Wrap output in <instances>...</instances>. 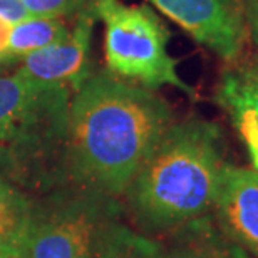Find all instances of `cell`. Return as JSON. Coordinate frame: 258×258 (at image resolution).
Wrapping results in <instances>:
<instances>
[{
    "instance_id": "cell-1",
    "label": "cell",
    "mask_w": 258,
    "mask_h": 258,
    "mask_svg": "<svg viewBox=\"0 0 258 258\" xmlns=\"http://www.w3.org/2000/svg\"><path fill=\"white\" fill-rule=\"evenodd\" d=\"M173 122L171 107L154 91L109 71L91 74L71 101L66 184L126 195Z\"/></svg>"
},
{
    "instance_id": "cell-2",
    "label": "cell",
    "mask_w": 258,
    "mask_h": 258,
    "mask_svg": "<svg viewBox=\"0 0 258 258\" xmlns=\"http://www.w3.org/2000/svg\"><path fill=\"white\" fill-rule=\"evenodd\" d=\"M226 166L223 134L215 122H173L129 184L133 215L149 231H174L206 216Z\"/></svg>"
},
{
    "instance_id": "cell-3",
    "label": "cell",
    "mask_w": 258,
    "mask_h": 258,
    "mask_svg": "<svg viewBox=\"0 0 258 258\" xmlns=\"http://www.w3.org/2000/svg\"><path fill=\"white\" fill-rule=\"evenodd\" d=\"M71 89L17 71L0 77V173L14 184H66Z\"/></svg>"
},
{
    "instance_id": "cell-4",
    "label": "cell",
    "mask_w": 258,
    "mask_h": 258,
    "mask_svg": "<svg viewBox=\"0 0 258 258\" xmlns=\"http://www.w3.org/2000/svg\"><path fill=\"white\" fill-rule=\"evenodd\" d=\"M92 9L104 24V55L111 74L151 91L171 86L196 97L178 74V60L168 50L169 30L153 9L121 0H92Z\"/></svg>"
},
{
    "instance_id": "cell-5",
    "label": "cell",
    "mask_w": 258,
    "mask_h": 258,
    "mask_svg": "<svg viewBox=\"0 0 258 258\" xmlns=\"http://www.w3.org/2000/svg\"><path fill=\"white\" fill-rule=\"evenodd\" d=\"M114 198L69 186L34 203L25 258H97L106 228L117 220Z\"/></svg>"
},
{
    "instance_id": "cell-6",
    "label": "cell",
    "mask_w": 258,
    "mask_h": 258,
    "mask_svg": "<svg viewBox=\"0 0 258 258\" xmlns=\"http://www.w3.org/2000/svg\"><path fill=\"white\" fill-rule=\"evenodd\" d=\"M198 44L225 62L243 54L248 37L246 15L240 0H149Z\"/></svg>"
},
{
    "instance_id": "cell-7",
    "label": "cell",
    "mask_w": 258,
    "mask_h": 258,
    "mask_svg": "<svg viewBox=\"0 0 258 258\" xmlns=\"http://www.w3.org/2000/svg\"><path fill=\"white\" fill-rule=\"evenodd\" d=\"M76 20L60 40L22 59L20 72L47 84H62L77 92L91 72V44L96 14L91 4L74 15Z\"/></svg>"
},
{
    "instance_id": "cell-8",
    "label": "cell",
    "mask_w": 258,
    "mask_h": 258,
    "mask_svg": "<svg viewBox=\"0 0 258 258\" xmlns=\"http://www.w3.org/2000/svg\"><path fill=\"white\" fill-rule=\"evenodd\" d=\"M215 216L226 238L258 258V171L226 166L216 195Z\"/></svg>"
},
{
    "instance_id": "cell-9",
    "label": "cell",
    "mask_w": 258,
    "mask_h": 258,
    "mask_svg": "<svg viewBox=\"0 0 258 258\" xmlns=\"http://www.w3.org/2000/svg\"><path fill=\"white\" fill-rule=\"evenodd\" d=\"M168 258H246V251L226 238L213 220L201 216L174 230Z\"/></svg>"
},
{
    "instance_id": "cell-10",
    "label": "cell",
    "mask_w": 258,
    "mask_h": 258,
    "mask_svg": "<svg viewBox=\"0 0 258 258\" xmlns=\"http://www.w3.org/2000/svg\"><path fill=\"white\" fill-rule=\"evenodd\" d=\"M34 203L0 173V258L24 255Z\"/></svg>"
},
{
    "instance_id": "cell-11",
    "label": "cell",
    "mask_w": 258,
    "mask_h": 258,
    "mask_svg": "<svg viewBox=\"0 0 258 258\" xmlns=\"http://www.w3.org/2000/svg\"><path fill=\"white\" fill-rule=\"evenodd\" d=\"M216 89V102L231 114L243 111L258 114V57H243L226 62Z\"/></svg>"
},
{
    "instance_id": "cell-12",
    "label": "cell",
    "mask_w": 258,
    "mask_h": 258,
    "mask_svg": "<svg viewBox=\"0 0 258 258\" xmlns=\"http://www.w3.org/2000/svg\"><path fill=\"white\" fill-rule=\"evenodd\" d=\"M69 32L64 19L29 17L12 25L5 52V66L22 60L29 54L55 44Z\"/></svg>"
},
{
    "instance_id": "cell-13",
    "label": "cell",
    "mask_w": 258,
    "mask_h": 258,
    "mask_svg": "<svg viewBox=\"0 0 258 258\" xmlns=\"http://www.w3.org/2000/svg\"><path fill=\"white\" fill-rule=\"evenodd\" d=\"M97 258H168L166 248L114 220L101 238Z\"/></svg>"
},
{
    "instance_id": "cell-14",
    "label": "cell",
    "mask_w": 258,
    "mask_h": 258,
    "mask_svg": "<svg viewBox=\"0 0 258 258\" xmlns=\"http://www.w3.org/2000/svg\"><path fill=\"white\" fill-rule=\"evenodd\" d=\"M30 17L64 19L79 14L91 0H22Z\"/></svg>"
},
{
    "instance_id": "cell-15",
    "label": "cell",
    "mask_w": 258,
    "mask_h": 258,
    "mask_svg": "<svg viewBox=\"0 0 258 258\" xmlns=\"http://www.w3.org/2000/svg\"><path fill=\"white\" fill-rule=\"evenodd\" d=\"M233 122L238 127L241 139L245 141L246 149H248L251 163L258 171V114L251 111H243L233 116Z\"/></svg>"
},
{
    "instance_id": "cell-16",
    "label": "cell",
    "mask_w": 258,
    "mask_h": 258,
    "mask_svg": "<svg viewBox=\"0 0 258 258\" xmlns=\"http://www.w3.org/2000/svg\"><path fill=\"white\" fill-rule=\"evenodd\" d=\"M29 17L30 14L22 4V0H0V19L14 25Z\"/></svg>"
},
{
    "instance_id": "cell-17",
    "label": "cell",
    "mask_w": 258,
    "mask_h": 258,
    "mask_svg": "<svg viewBox=\"0 0 258 258\" xmlns=\"http://www.w3.org/2000/svg\"><path fill=\"white\" fill-rule=\"evenodd\" d=\"M10 29H12V24L0 19V66H5V52H7V45H9Z\"/></svg>"
},
{
    "instance_id": "cell-18",
    "label": "cell",
    "mask_w": 258,
    "mask_h": 258,
    "mask_svg": "<svg viewBox=\"0 0 258 258\" xmlns=\"http://www.w3.org/2000/svg\"><path fill=\"white\" fill-rule=\"evenodd\" d=\"M240 2H241V5H243L246 22H248L250 19L258 17V0H240Z\"/></svg>"
},
{
    "instance_id": "cell-19",
    "label": "cell",
    "mask_w": 258,
    "mask_h": 258,
    "mask_svg": "<svg viewBox=\"0 0 258 258\" xmlns=\"http://www.w3.org/2000/svg\"><path fill=\"white\" fill-rule=\"evenodd\" d=\"M248 25H250V32H251V35H253V40L258 45V17L256 19H250Z\"/></svg>"
},
{
    "instance_id": "cell-20",
    "label": "cell",
    "mask_w": 258,
    "mask_h": 258,
    "mask_svg": "<svg viewBox=\"0 0 258 258\" xmlns=\"http://www.w3.org/2000/svg\"><path fill=\"white\" fill-rule=\"evenodd\" d=\"M17 258H25V256H24V255H22V256H17Z\"/></svg>"
},
{
    "instance_id": "cell-21",
    "label": "cell",
    "mask_w": 258,
    "mask_h": 258,
    "mask_svg": "<svg viewBox=\"0 0 258 258\" xmlns=\"http://www.w3.org/2000/svg\"><path fill=\"white\" fill-rule=\"evenodd\" d=\"M246 258H250V256H246Z\"/></svg>"
}]
</instances>
